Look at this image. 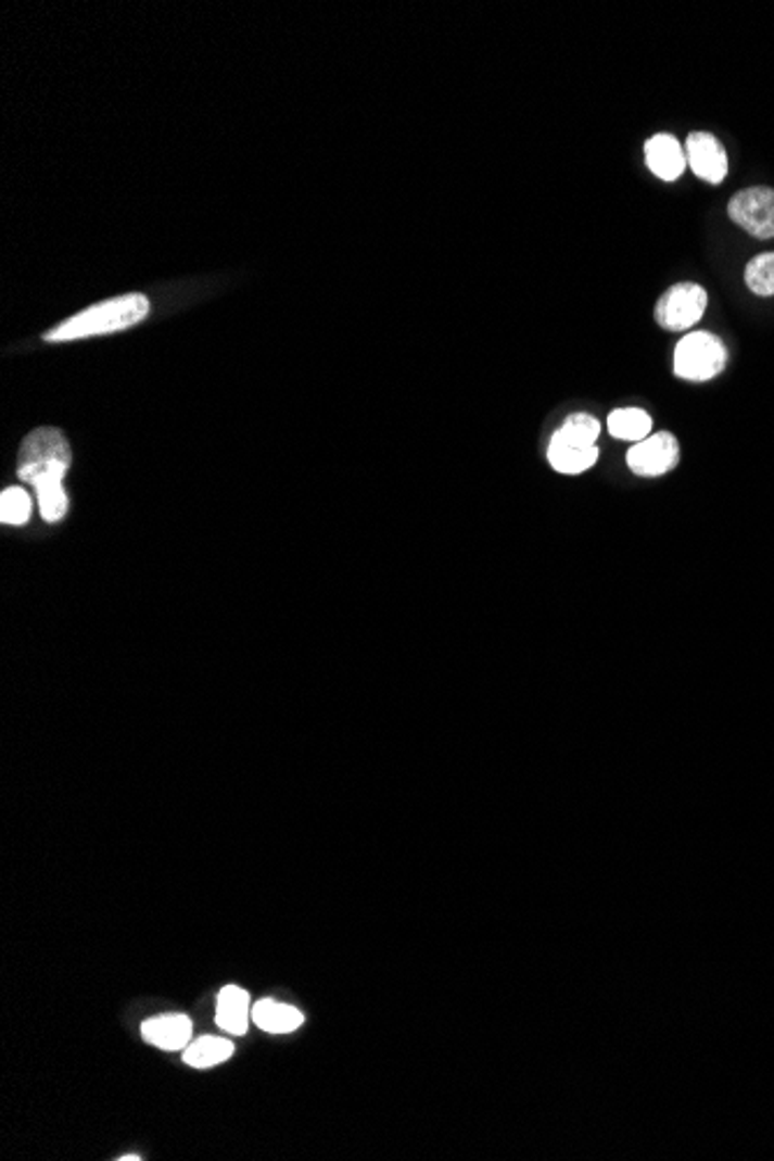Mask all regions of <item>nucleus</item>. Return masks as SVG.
<instances>
[{
    "instance_id": "1",
    "label": "nucleus",
    "mask_w": 774,
    "mask_h": 1161,
    "mask_svg": "<svg viewBox=\"0 0 774 1161\" xmlns=\"http://www.w3.org/2000/svg\"><path fill=\"white\" fill-rule=\"evenodd\" d=\"M151 311L149 300L140 292L118 294V298L98 302L89 308L79 311V314L71 316L67 320L59 323L54 329H49L45 335L47 343H65V341H79L91 339L102 335L124 332L135 325H140Z\"/></svg>"
},
{
    "instance_id": "2",
    "label": "nucleus",
    "mask_w": 774,
    "mask_h": 1161,
    "mask_svg": "<svg viewBox=\"0 0 774 1161\" xmlns=\"http://www.w3.org/2000/svg\"><path fill=\"white\" fill-rule=\"evenodd\" d=\"M73 450L61 429L40 427L24 439L16 457V476L28 484L63 480L71 471Z\"/></svg>"
},
{
    "instance_id": "3",
    "label": "nucleus",
    "mask_w": 774,
    "mask_h": 1161,
    "mask_svg": "<svg viewBox=\"0 0 774 1161\" xmlns=\"http://www.w3.org/2000/svg\"><path fill=\"white\" fill-rule=\"evenodd\" d=\"M726 367V349L710 332L686 335L675 349V374L684 380L702 383L719 376Z\"/></svg>"
},
{
    "instance_id": "4",
    "label": "nucleus",
    "mask_w": 774,
    "mask_h": 1161,
    "mask_svg": "<svg viewBox=\"0 0 774 1161\" xmlns=\"http://www.w3.org/2000/svg\"><path fill=\"white\" fill-rule=\"evenodd\" d=\"M705 308H708V292L698 283H677L661 294L654 316L668 332H684L702 318Z\"/></svg>"
},
{
    "instance_id": "5",
    "label": "nucleus",
    "mask_w": 774,
    "mask_h": 1161,
    "mask_svg": "<svg viewBox=\"0 0 774 1161\" xmlns=\"http://www.w3.org/2000/svg\"><path fill=\"white\" fill-rule=\"evenodd\" d=\"M728 216L756 239L774 237V190L745 188L728 202Z\"/></svg>"
},
{
    "instance_id": "6",
    "label": "nucleus",
    "mask_w": 774,
    "mask_h": 1161,
    "mask_svg": "<svg viewBox=\"0 0 774 1161\" xmlns=\"http://www.w3.org/2000/svg\"><path fill=\"white\" fill-rule=\"evenodd\" d=\"M629 469L635 476L657 478L668 471H673L680 462V443L670 434V431H659V434H649L645 441L635 443L629 455Z\"/></svg>"
},
{
    "instance_id": "7",
    "label": "nucleus",
    "mask_w": 774,
    "mask_h": 1161,
    "mask_svg": "<svg viewBox=\"0 0 774 1161\" xmlns=\"http://www.w3.org/2000/svg\"><path fill=\"white\" fill-rule=\"evenodd\" d=\"M686 161L708 184H721L728 175L726 149L710 132H691L686 137Z\"/></svg>"
},
{
    "instance_id": "8",
    "label": "nucleus",
    "mask_w": 774,
    "mask_h": 1161,
    "mask_svg": "<svg viewBox=\"0 0 774 1161\" xmlns=\"http://www.w3.org/2000/svg\"><path fill=\"white\" fill-rule=\"evenodd\" d=\"M142 1036L151 1046L163 1050H181L191 1044L193 1022L183 1013H169L151 1018L142 1025Z\"/></svg>"
},
{
    "instance_id": "9",
    "label": "nucleus",
    "mask_w": 774,
    "mask_h": 1161,
    "mask_svg": "<svg viewBox=\"0 0 774 1161\" xmlns=\"http://www.w3.org/2000/svg\"><path fill=\"white\" fill-rule=\"evenodd\" d=\"M251 997L239 985H226L216 997V1025L228 1034L244 1036L251 1018Z\"/></svg>"
},
{
    "instance_id": "10",
    "label": "nucleus",
    "mask_w": 774,
    "mask_h": 1161,
    "mask_svg": "<svg viewBox=\"0 0 774 1161\" xmlns=\"http://www.w3.org/2000/svg\"><path fill=\"white\" fill-rule=\"evenodd\" d=\"M645 159L649 169L663 181H675L686 167V155L673 135H654L645 144Z\"/></svg>"
},
{
    "instance_id": "11",
    "label": "nucleus",
    "mask_w": 774,
    "mask_h": 1161,
    "mask_svg": "<svg viewBox=\"0 0 774 1161\" xmlns=\"http://www.w3.org/2000/svg\"><path fill=\"white\" fill-rule=\"evenodd\" d=\"M251 1018L257 1027L269 1034H290V1032L300 1030L304 1022V1015L295 1007L274 1001V999L255 1001L251 1009Z\"/></svg>"
},
{
    "instance_id": "12",
    "label": "nucleus",
    "mask_w": 774,
    "mask_h": 1161,
    "mask_svg": "<svg viewBox=\"0 0 774 1161\" xmlns=\"http://www.w3.org/2000/svg\"><path fill=\"white\" fill-rule=\"evenodd\" d=\"M234 1055V1044L218 1036H200L183 1048V1062L195 1069H210L223 1064Z\"/></svg>"
},
{
    "instance_id": "13",
    "label": "nucleus",
    "mask_w": 774,
    "mask_h": 1161,
    "mask_svg": "<svg viewBox=\"0 0 774 1161\" xmlns=\"http://www.w3.org/2000/svg\"><path fill=\"white\" fill-rule=\"evenodd\" d=\"M598 434H600V422L594 418V415L575 413L571 415V418H566V422L557 429L553 443H559L566 447L589 450V447H596Z\"/></svg>"
},
{
    "instance_id": "14",
    "label": "nucleus",
    "mask_w": 774,
    "mask_h": 1161,
    "mask_svg": "<svg viewBox=\"0 0 774 1161\" xmlns=\"http://www.w3.org/2000/svg\"><path fill=\"white\" fill-rule=\"evenodd\" d=\"M608 429L619 441L640 443L651 434V418L643 408H617L610 413Z\"/></svg>"
},
{
    "instance_id": "15",
    "label": "nucleus",
    "mask_w": 774,
    "mask_h": 1161,
    "mask_svg": "<svg viewBox=\"0 0 774 1161\" xmlns=\"http://www.w3.org/2000/svg\"><path fill=\"white\" fill-rule=\"evenodd\" d=\"M547 462L553 464V469L559 471V474L578 476V474L589 471L592 466L598 462V447L580 450V447H566V445L549 441V445H547Z\"/></svg>"
},
{
    "instance_id": "16",
    "label": "nucleus",
    "mask_w": 774,
    "mask_h": 1161,
    "mask_svg": "<svg viewBox=\"0 0 774 1161\" xmlns=\"http://www.w3.org/2000/svg\"><path fill=\"white\" fill-rule=\"evenodd\" d=\"M33 488H36L38 506H40V515L45 522L49 525L61 522V519L67 515V494L63 490V480H42L38 484H33Z\"/></svg>"
},
{
    "instance_id": "17",
    "label": "nucleus",
    "mask_w": 774,
    "mask_h": 1161,
    "mask_svg": "<svg viewBox=\"0 0 774 1161\" xmlns=\"http://www.w3.org/2000/svg\"><path fill=\"white\" fill-rule=\"evenodd\" d=\"M33 513V501L26 490L8 488L0 494V522L8 527H24Z\"/></svg>"
},
{
    "instance_id": "18",
    "label": "nucleus",
    "mask_w": 774,
    "mask_h": 1161,
    "mask_svg": "<svg viewBox=\"0 0 774 1161\" xmlns=\"http://www.w3.org/2000/svg\"><path fill=\"white\" fill-rule=\"evenodd\" d=\"M745 281L751 292L770 298L774 294V253L756 255L745 269Z\"/></svg>"
},
{
    "instance_id": "19",
    "label": "nucleus",
    "mask_w": 774,
    "mask_h": 1161,
    "mask_svg": "<svg viewBox=\"0 0 774 1161\" xmlns=\"http://www.w3.org/2000/svg\"><path fill=\"white\" fill-rule=\"evenodd\" d=\"M118 1159H122V1161H140L142 1157H137V1154H126V1157H118Z\"/></svg>"
}]
</instances>
